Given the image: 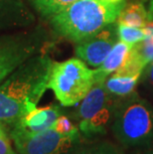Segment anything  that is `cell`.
I'll return each mask as SVG.
<instances>
[{
  "label": "cell",
  "instance_id": "1",
  "mask_svg": "<svg viewBox=\"0 0 153 154\" xmlns=\"http://www.w3.org/2000/svg\"><path fill=\"white\" fill-rule=\"evenodd\" d=\"M53 62L46 55L29 58L0 83V124L14 125L48 90Z\"/></svg>",
  "mask_w": 153,
  "mask_h": 154
},
{
  "label": "cell",
  "instance_id": "4",
  "mask_svg": "<svg viewBox=\"0 0 153 154\" xmlns=\"http://www.w3.org/2000/svg\"><path fill=\"white\" fill-rule=\"evenodd\" d=\"M94 84L93 70L80 58H71L53 63L48 88L53 91L62 106H73L81 103Z\"/></svg>",
  "mask_w": 153,
  "mask_h": 154
},
{
  "label": "cell",
  "instance_id": "5",
  "mask_svg": "<svg viewBox=\"0 0 153 154\" xmlns=\"http://www.w3.org/2000/svg\"><path fill=\"white\" fill-rule=\"evenodd\" d=\"M44 39L40 28L0 34V83L29 58L39 54Z\"/></svg>",
  "mask_w": 153,
  "mask_h": 154
},
{
  "label": "cell",
  "instance_id": "14",
  "mask_svg": "<svg viewBox=\"0 0 153 154\" xmlns=\"http://www.w3.org/2000/svg\"><path fill=\"white\" fill-rule=\"evenodd\" d=\"M77 0H29L35 10L44 18H51Z\"/></svg>",
  "mask_w": 153,
  "mask_h": 154
},
{
  "label": "cell",
  "instance_id": "3",
  "mask_svg": "<svg viewBox=\"0 0 153 154\" xmlns=\"http://www.w3.org/2000/svg\"><path fill=\"white\" fill-rule=\"evenodd\" d=\"M112 131L124 146L146 145L153 141V107L134 93L118 100Z\"/></svg>",
  "mask_w": 153,
  "mask_h": 154
},
{
  "label": "cell",
  "instance_id": "6",
  "mask_svg": "<svg viewBox=\"0 0 153 154\" xmlns=\"http://www.w3.org/2000/svg\"><path fill=\"white\" fill-rule=\"evenodd\" d=\"M10 137L19 154H65L79 143L81 134L66 135L52 126L35 134H27L12 128Z\"/></svg>",
  "mask_w": 153,
  "mask_h": 154
},
{
  "label": "cell",
  "instance_id": "2",
  "mask_svg": "<svg viewBox=\"0 0 153 154\" xmlns=\"http://www.w3.org/2000/svg\"><path fill=\"white\" fill-rule=\"evenodd\" d=\"M124 5V1L77 0L49 21L55 33L77 44L116 21Z\"/></svg>",
  "mask_w": 153,
  "mask_h": 154
},
{
  "label": "cell",
  "instance_id": "16",
  "mask_svg": "<svg viewBox=\"0 0 153 154\" xmlns=\"http://www.w3.org/2000/svg\"><path fill=\"white\" fill-rule=\"evenodd\" d=\"M73 154H122L121 151L109 141H103L84 147Z\"/></svg>",
  "mask_w": 153,
  "mask_h": 154
},
{
  "label": "cell",
  "instance_id": "10",
  "mask_svg": "<svg viewBox=\"0 0 153 154\" xmlns=\"http://www.w3.org/2000/svg\"><path fill=\"white\" fill-rule=\"evenodd\" d=\"M118 101L106 90L105 82H97L84 99L77 109V119L79 123L87 121L100 110L107 106H113Z\"/></svg>",
  "mask_w": 153,
  "mask_h": 154
},
{
  "label": "cell",
  "instance_id": "18",
  "mask_svg": "<svg viewBox=\"0 0 153 154\" xmlns=\"http://www.w3.org/2000/svg\"><path fill=\"white\" fill-rule=\"evenodd\" d=\"M0 154H19L13 148L10 139L8 138L5 130L0 124Z\"/></svg>",
  "mask_w": 153,
  "mask_h": 154
},
{
  "label": "cell",
  "instance_id": "20",
  "mask_svg": "<svg viewBox=\"0 0 153 154\" xmlns=\"http://www.w3.org/2000/svg\"><path fill=\"white\" fill-rule=\"evenodd\" d=\"M103 1H106V2H109V3H118V2L124 1V0H103Z\"/></svg>",
  "mask_w": 153,
  "mask_h": 154
},
{
  "label": "cell",
  "instance_id": "12",
  "mask_svg": "<svg viewBox=\"0 0 153 154\" xmlns=\"http://www.w3.org/2000/svg\"><path fill=\"white\" fill-rule=\"evenodd\" d=\"M149 20V10H147L142 0H133L127 5H124L116 19L118 25L121 24L136 28H142Z\"/></svg>",
  "mask_w": 153,
  "mask_h": 154
},
{
  "label": "cell",
  "instance_id": "11",
  "mask_svg": "<svg viewBox=\"0 0 153 154\" xmlns=\"http://www.w3.org/2000/svg\"><path fill=\"white\" fill-rule=\"evenodd\" d=\"M133 45L125 43L121 40L116 42L106 56L103 63L97 67L96 70H93L94 80L97 82H106L110 74L115 73L118 69L124 63L126 57L128 56Z\"/></svg>",
  "mask_w": 153,
  "mask_h": 154
},
{
  "label": "cell",
  "instance_id": "15",
  "mask_svg": "<svg viewBox=\"0 0 153 154\" xmlns=\"http://www.w3.org/2000/svg\"><path fill=\"white\" fill-rule=\"evenodd\" d=\"M118 35L119 40L130 45H134L145 39V34L142 28L131 27V26L121 24H118Z\"/></svg>",
  "mask_w": 153,
  "mask_h": 154
},
{
  "label": "cell",
  "instance_id": "9",
  "mask_svg": "<svg viewBox=\"0 0 153 154\" xmlns=\"http://www.w3.org/2000/svg\"><path fill=\"white\" fill-rule=\"evenodd\" d=\"M61 116L60 107L57 106H47L34 107L29 110L13 125V129L18 131L35 134L51 128L55 121Z\"/></svg>",
  "mask_w": 153,
  "mask_h": 154
},
{
  "label": "cell",
  "instance_id": "7",
  "mask_svg": "<svg viewBox=\"0 0 153 154\" xmlns=\"http://www.w3.org/2000/svg\"><path fill=\"white\" fill-rule=\"evenodd\" d=\"M118 38V25L112 23L97 33L77 43L75 53L90 66L99 67L115 45Z\"/></svg>",
  "mask_w": 153,
  "mask_h": 154
},
{
  "label": "cell",
  "instance_id": "19",
  "mask_svg": "<svg viewBox=\"0 0 153 154\" xmlns=\"http://www.w3.org/2000/svg\"><path fill=\"white\" fill-rule=\"evenodd\" d=\"M147 79H148L149 83L153 86V61L151 62L150 66H149V69L147 71Z\"/></svg>",
  "mask_w": 153,
  "mask_h": 154
},
{
  "label": "cell",
  "instance_id": "17",
  "mask_svg": "<svg viewBox=\"0 0 153 154\" xmlns=\"http://www.w3.org/2000/svg\"><path fill=\"white\" fill-rule=\"evenodd\" d=\"M53 127L57 130L58 132L62 134H66V135H72V134H78L80 133L79 127H77L73 123L69 117L66 116H61L58 117L55 121Z\"/></svg>",
  "mask_w": 153,
  "mask_h": 154
},
{
  "label": "cell",
  "instance_id": "8",
  "mask_svg": "<svg viewBox=\"0 0 153 154\" xmlns=\"http://www.w3.org/2000/svg\"><path fill=\"white\" fill-rule=\"evenodd\" d=\"M35 20L34 13L24 0H0V33L27 29Z\"/></svg>",
  "mask_w": 153,
  "mask_h": 154
},
{
  "label": "cell",
  "instance_id": "13",
  "mask_svg": "<svg viewBox=\"0 0 153 154\" xmlns=\"http://www.w3.org/2000/svg\"><path fill=\"white\" fill-rule=\"evenodd\" d=\"M139 79V76L130 77L112 74L106 80L105 85L110 94L116 99L121 100L135 93V88Z\"/></svg>",
  "mask_w": 153,
  "mask_h": 154
}]
</instances>
